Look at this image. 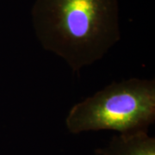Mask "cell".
Returning <instances> with one entry per match:
<instances>
[{
    "instance_id": "obj_1",
    "label": "cell",
    "mask_w": 155,
    "mask_h": 155,
    "mask_svg": "<svg viewBox=\"0 0 155 155\" xmlns=\"http://www.w3.org/2000/svg\"><path fill=\"white\" fill-rule=\"evenodd\" d=\"M31 14L42 48L73 72L101 60L121 37L117 0H36Z\"/></svg>"
},
{
    "instance_id": "obj_2",
    "label": "cell",
    "mask_w": 155,
    "mask_h": 155,
    "mask_svg": "<svg viewBox=\"0 0 155 155\" xmlns=\"http://www.w3.org/2000/svg\"><path fill=\"white\" fill-rule=\"evenodd\" d=\"M155 121V80L132 78L113 82L72 106L66 117L70 133L147 131Z\"/></svg>"
},
{
    "instance_id": "obj_3",
    "label": "cell",
    "mask_w": 155,
    "mask_h": 155,
    "mask_svg": "<svg viewBox=\"0 0 155 155\" xmlns=\"http://www.w3.org/2000/svg\"><path fill=\"white\" fill-rule=\"evenodd\" d=\"M96 153L97 155H155V138L147 131L118 134Z\"/></svg>"
}]
</instances>
